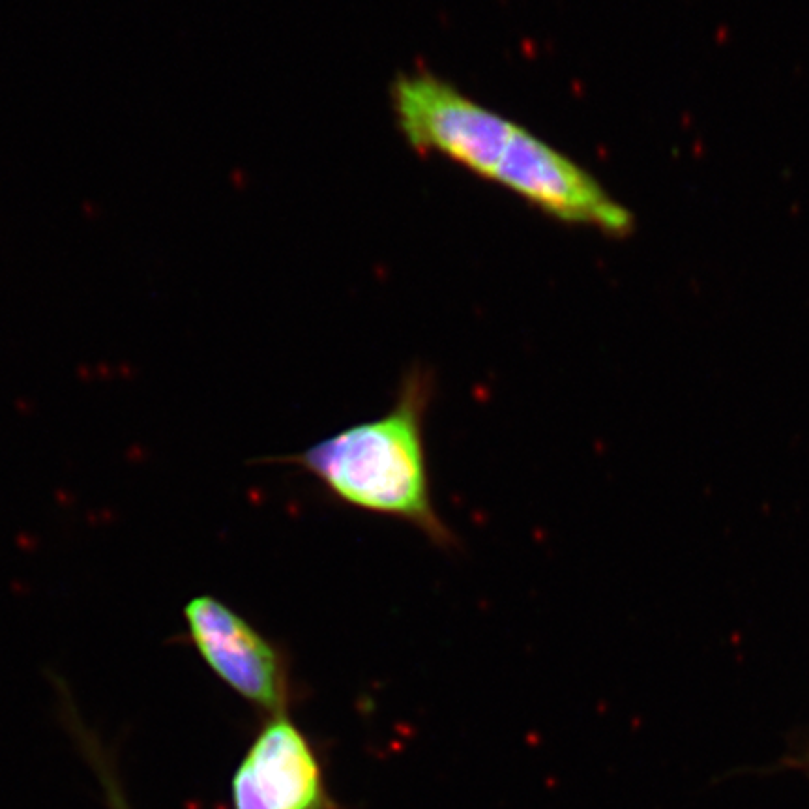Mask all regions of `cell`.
<instances>
[{
	"instance_id": "cell-1",
	"label": "cell",
	"mask_w": 809,
	"mask_h": 809,
	"mask_svg": "<svg viewBox=\"0 0 809 809\" xmlns=\"http://www.w3.org/2000/svg\"><path fill=\"white\" fill-rule=\"evenodd\" d=\"M390 98L403 137L418 152L463 165L560 221L615 237L632 230V212L581 165L452 83L405 73L392 83Z\"/></svg>"
},
{
	"instance_id": "cell-2",
	"label": "cell",
	"mask_w": 809,
	"mask_h": 809,
	"mask_svg": "<svg viewBox=\"0 0 809 809\" xmlns=\"http://www.w3.org/2000/svg\"><path fill=\"white\" fill-rule=\"evenodd\" d=\"M433 394L435 375L415 366L403 375L386 415L274 461L311 474L345 506L403 521L435 547H459L431 497L423 426Z\"/></svg>"
},
{
	"instance_id": "cell-3",
	"label": "cell",
	"mask_w": 809,
	"mask_h": 809,
	"mask_svg": "<svg viewBox=\"0 0 809 809\" xmlns=\"http://www.w3.org/2000/svg\"><path fill=\"white\" fill-rule=\"evenodd\" d=\"M193 645L212 671L248 701L281 708L289 678L281 650L216 596L201 594L184 607Z\"/></svg>"
},
{
	"instance_id": "cell-4",
	"label": "cell",
	"mask_w": 809,
	"mask_h": 809,
	"mask_svg": "<svg viewBox=\"0 0 809 809\" xmlns=\"http://www.w3.org/2000/svg\"><path fill=\"white\" fill-rule=\"evenodd\" d=\"M237 809H317L323 800L315 757L297 727L268 725L232 783Z\"/></svg>"
},
{
	"instance_id": "cell-5",
	"label": "cell",
	"mask_w": 809,
	"mask_h": 809,
	"mask_svg": "<svg viewBox=\"0 0 809 809\" xmlns=\"http://www.w3.org/2000/svg\"><path fill=\"white\" fill-rule=\"evenodd\" d=\"M777 768L783 770H795V772H802L809 777V737L796 746V750L789 751L787 755L783 757Z\"/></svg>"
},
{
	"instance_id": "cell-6",
	"label": "cell",
	"mask_w": 809,
	"mask_h": 809,
	"mask_svg": "<svg viewBox=\"0 0 809 809\" xmlns=\"http://www.w3.org/2000/svg\"><path fill=\"white\" fill-rule=\"evenodd\" d=\"M109 795H111L112 809H128V806H126L124 800H122V796L117 792V789H114V787H111V789H109Z\"/></svg>"
}]
</instances>
